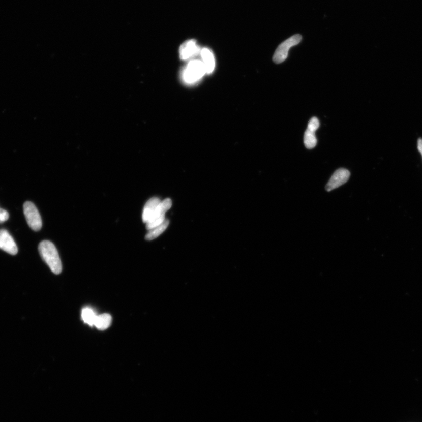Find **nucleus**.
I'll use <instances>...</instances> for the list:
<instances>
[{
	"label": "nucleus",
	"mask_w": 422,
	"mask_h": 422,
	"mask_svg": "<svg viewBox=\"0 0 422 422\" xmlns=\"http://www.w3.org/2000/svg\"><path fill=\"white\" fill-rule=\"evenodd\" d=\"M171 206L172 201L170 198H167L161 201L153 217L146 224V228L148 231L163 223L166 220L165 214L171 208Z\"/></svg>",
	"instance_id": "39448f33"
},
{
	"label": "nucleus",
	"mask_w": 422,
	"mask_h": 422,
	"mask_svg": "<svg viewBox=\"0 0 422 422\" xmlns=\"http://www.w3.org/2000/svg\"><path fill=\"white\" fill-rule=\"evenodd\" d=\"M0 249L11 255H17L18 253L16 243L6 229H0Z\"/></svg>",
	"instance_id": "6e6552de"
},
{
	"label": "nucleus",
	"mask_w": 422,
	"mask_h": 422,
	"mask_svg": "<svg viewBox=\"0 0 422 422\" xmlns=\"http://www.w3.org/2000/svg\"><path fill=\"white\" fill-rule=\"evenodd\" d=\"M40 254L50 269L55 275H59L63 270L62 263L55 245L51 242L44 240L38 247Z\"/></svg>",
	"instance_id": "f257e3e1"
},
{
	"label": "nucleus",
	"mask_w": 422,
	"mask_h": 422,
	"mask_svg": "<svg viewBox=\"0 0 422 422\" xmlns=\"http://www.w3.org/2000/svg\"><path fill=\"white\" fill-rule=\"evenodd\" d=\"M170 222L168 220H165L162 224L156 226L148 231L147 235L145 236V239L147 240H152L157 238L160 235L166 231L167 228Z\"/></svg>",
	"instance_id": "ddd939ff"
},
{
	"label": "nucleus",
	"mask_w": 422,
	"mask_h": 422,
	"mask_svg": "<svg viewBox=\"0 0 422 422\" xmlns=\"http://www.w3.org/2000/svg\"><path fill=\"white\" fill-rule=\"evenodd\" d=\"M112 322V317L109 314H102L98 315L94 326L99 330H105L108 328Z\"/></svg>",
	"instance_id": "f8f14e48"
},
{
	"label": "nucleus",
	"mask_w": 422,
	"mask_h": 422,
	"mask_svg": "<svg viewBox=\"0 0 422 422\" xmlns=\"http://www.w3.org/2000/svg\"><path fill=\"white\" fill-rule=\"evenodd\" d=\"M205 74V69L202 61H191L184 69L183 80L187 83L193 84L200 80Z\"/></svg>",
	"instance_id": "f03ea898"
},
{
	"label": "nucleus",
	"mask_w": 422,
	"mask_h": 422,
	"mask_svg": "<svg viewBox=\"0 0 422 422\" xmlns=\"http://www.w3.org/2000/svg\"><path fill=\"white\" fill-rule=\"evenodd\" d=\"M302 39V37L300 34H296L283 41L279 45L274 53L273 57L274 63L279 64L284 62L288 56L289 49L293 46L300 43Z\"/></svg>",
	"instance_id": "7ed1b4c3"
},
{
	"label": "nucleus",
	"mask_w": 422,
	"mask_h": 422,
	"mask_svg": "<svg viewBox=\"0 0 422 422\" xmlns=\"http://www.w3.org/2000/svg\"><path fill=\"white\" fill-rule=\"evenodd\" d=\"M201 51L200 48L197 45L196 41L194 40L187 41L184 42L179 48L180 59L183 61L189 59L198 55Z\"/></svg>",
	"instance_id": "1a4fd4ad"
},
{
	"label": "nucleus",
	"mask_w": 422,
	"mask_h": 422,
	"mask_svg": "<svg viewBox=\"0 0 422 422\" xmlns=\"http://www.w3.org/2000/svg\"><path fill=\"white\" fill-rule=\"evenodd\" d=\"M160 202V199L157 197H153L147 202L144 206L143 215H142L144 223L147 224L150 220Z\"/></svg>",
	"instance_id": "9d476101"
},
{
	"label": "nucleus",
	"mask_w": 422,
	"mask_h": 422,
	"mask_svg": "<svg viewBox=\"0 0 422 422\" xmlns=\"http://www.w3.org/2000/svg\"><path fill=\"white\" fill-rule=\"evenodd\" d=\"M417 148L418 149H419V151L421 153V155L422 156V139H419V140H418Z\"/></svg>",
	"instance_id": "dca6fc26"
},
{
	"label": "nucleus",
	"mask_w": 422,
	"mask_h": 422,
	"mask_svg": "<svg viewBox=\"0 0 422 422\" xmlns=\"http://www.w3.org/2000/svg\"><path fill=\"white\" fill-rule=\"evenodd\" d=\"M24 214L29 227L34 231H39L42 228V219L39 211L33 202L26 201L23 205Z\"/></svg>",
	"instance_id": "20e7f679"
},
{
	"label": "nucleus",
	"mask_w": 422,
	"mask_h": 422,
	"mask_svg": "<svg viewBox=\"0 0 422 422\" xmlns=\"http://www.w3.org/2000/svg\"><path fill=\"white\" fill-rule=\"evenodd\" d=\"M9 214L6 210L0 208V223L9 220Z\"/></svg>",
	"instance_id": "2eb2a0df"
},
{
	"label": "nucleus",
	"mask_w": 422,
	"mask_h": 422,
	"mask_svg": "<svg viewBox=\"0 0 422 422\" xmlns=\"http://www.w3.org/2000/svg\"><path fill=\"white\" fill-rule=\"evenodd\" d=\"M98 315L95 313V311L89 307H86L82 310V318L84 323H86L92 327L94 326L96 318Z\"/></svg>",
	"instance_id": "4468645a"
},
{
	"label": "nucleus",
	"mask_w": 422,
	"mask_h": 422,
	"mask_svg": "<svg viewBox=\"0 0 422 422\" xmlns=\"http://www.w3.org/2000/svg\"><path fill=\"white\" fill-rule=\"evenodd\" d=\"M350 172L345 168H340L335 172L325 187L327 191H331L346 183L350 177Z\"/></svg>",
	"instance_id": "0eeeda50"
},
{
	"label": "nucleus",
	"mask_w": 422,
	"mask_h": 422,
	"mask_svg": "<svg viewBox=\"0 0 422 422\" xmlns=\"http://www.w3.org/2000/svg\"><path fill=\"white\" fill-rule=\"evenodd\" d=\"M319 126L320 122L317 117L311 118L304 136V144L307 148L313 149L316 146L317 140L315 132L319 128Z\"/></svg>",
	"instance_id": "423d86ee"
},
{
	"label": "nucleus",
	"mask_w": 422,
	"mask_h": 422,
	"mask_svg": "<svg viewBox=\"0 0 422 422\" xmlns=\"http://www.w3.org/2000/svg\"><path fill=\"white\" fill-rule=\"evenodd\" d=\"M202 62L204 65L206 74H210L214 70L215 58L213 53L208 48H203L201 51Z\"/></svg>",
	"instance_id": "9b49d317"
}]
</instances>
